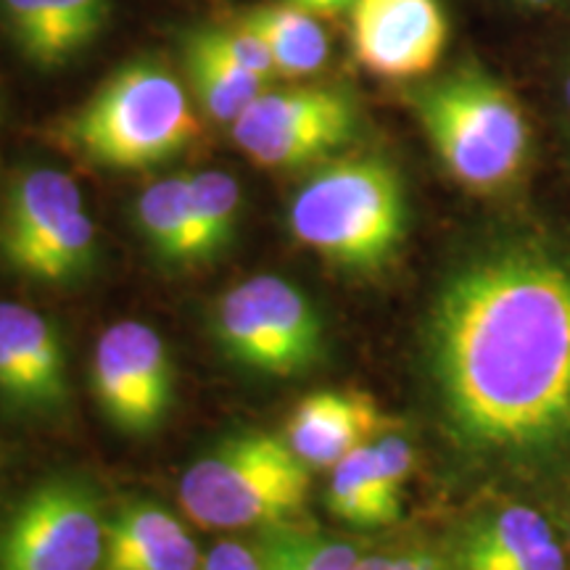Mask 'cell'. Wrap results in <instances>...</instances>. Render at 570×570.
I'll return each mask as SVG.
<instances>
[{
	"instance_id": "obj_24",
	"label": "cell",
	"mask_w": 570,
	"mask_h": 570,
	"mask_svg": "<svg viewBox=\"0 0 570 570\" xmlns=\"http://www.w3.org/2000/svg\"><path fill=\"white\" fill-rule=\"evenodd\" d=\"M354 570H458L452 554H439L423 547H410V550H386L362 554Z\"/></svg>"
},
{
	"instance_id": "obj_1",
	"label": "cell",
	"mask_w": 570,
	"mask_h": 570,
	"mask_svg": "<svg viewBox=\"0 0 570 570\" xmlns=\"http://www.w3.org/2000/svg\"><path fill=\"white\" fill-rule=\"evenodd\" d=\"M428 352L454 433L520 452L570 425V262L508 246L462 265L441 288Z\"/></svg>"
},
{
	"instance_id": "obj_9",
	"label": "cell",
	"mask_w": 570,
	"mask_h": 570,
	"mask_svg": "<svg viewBox=\"0 0 570 570\" xmlns=\"http://www.w3.org/2000/svg\"><path fill=\"white\" fill-rule=\"evenodd\" d=\"M106 520L85 481H42L0 525V570H101Z\"/></svg>"
},
{
	"instance_id": "obj_5",
	"label": "cell",
	"mask_w": 570,
	"mask_h": 570,
	"mask_svg": "<svg viewBox=\"0 0 570 570\" xmlns=\"http://www.w3.org/2000/svg\"><path fill=\"white\" fill-rule=\"evenodd\" d=\"M312 479L283 436L238 431L185 468L177 497L194 523L217 531L269 529L302 515Z\"/></svg>"
},
{
	"instance_id": "obj_10",
	"label": "cell",
	"mask_w": 570,
	"mask_h": 570,
	"mask_svg": "<svg viewBox=\"0 0 570 570\" xmlns=\"http://www.w3.org/2000/svg\"><path fill=\"white\" fill-rule=\"evenodd\" d=\"M90 389L98 410L125 436H151L175 402V362L167 341L140 320L114 323L96 341Z\"/></svg>"
},
{
	"instance_id": "obj_22",
	"label": "cell",
	"mask_w": 570,
	"mask_h": 570,
	"mask_svg": "<svg viewBox=\"0 0 570 570\" xmlns=\"http://www.w3.org/2000/svg\"><path fill=\"white\" fill-rule=\"evenodd\" d=\"M262 570H354L360 550L312 525L281 523L265 529L259 541Z\"/></svg>"
},
{
	"instance_id": "obj_19",
	"label": "cell",
	"mask_w": 570,
	"mask_h": 570,
	"mask_svg": "<svg viewBox=\"0 0 570 570\" xmlns=\"http://www.w3.org/2000/svg\"><path fill=\"white\" fill-rule=\"evenodd\" d=\"M142 240L161 265L202 267L196 252V227L190 212L188 175L161 177L142 190L135 204Z\"/></svg>"
},
{
	"instance_id": "obj_21",
	"label": "cell",
	"mask_w": 570,
	"mask_h": 570,
	"mask_svg": "<svg viewBox=\"0 0 570 570\" xmlns=\"http://www.w3.org/2000/svg\"><path fill=\"white\" fill-rule=\"evenodd\" d=\"M188 188L198 265H206L235 240L240 217V185L223 169H202L188 175Z\"/></svg>"
},
{
	"instance_id": "obj_11",
	"label": "cell",
	"mask_w": 570,
	"mask_h": 570,
	"mask_svg": "<svg viewBox=\"0 0 570 570\" xmlns=\"http://www.w3.org/2000/svg\"><path fill=\"white\" fill-rule=\"evenodd\" d=\"M69 362L59 325L32 306L0 302V407L53 417L69 402Z\"/></svg>"
},
{
	"instance_id": "obj_15",
	"label": "cell",
	"mask_w": 570,
	"mask_h": 570,
	"mask_svg": "<svg viewBox=\"0 0 570 570\" xmlns=\"http://www.w3.org/2000/svg\"><path fill=\"white\" fill-rule=\"evenodd\" d=\"M111 0H0V27L35 69L67 67L101 38Z\"/></svg>"
},
{
	"instance_id": "obj_13",
	"label": "cell",
	"mask_w": 570,
	"mask_h": 570,
	"mask_svg": "<svg viewBox=\"0 0 570 570\" xmlns=\"http://www.w3.org/2000/svg\"><path fill=\"white\" fill-rule=\"evenodd\" d=\"M415 452L407 439L383 433L331 468L327 510L356 529H377L402 515Z\"/></svg>"
},
{
	"instance_id": "obj_28",
	"label": "cell",
	"mask_w": 570,
	"mask_h": 570,
	"mask_svg": "<svg viewBox=\"0 0 570 570\" xmlns=\"http://www.w3.org/2000/svg\"><path fill=\"white\" fill-rule=\"evenodd\" d=\"M562 96H566V104H568V109H570V69H568L566 82H562Z\"/></svg>"
},
{
	"instance_id": "obj_27",
	"label": "cell",
	"mask_w": 570,
	"mask_h": 570,
	"mask_svg": "<svg viewBox=\"0 0 570 570\" xmlns=\"http://www.w3.org/2000/svg\"><path fill=\"white\" fill-rule=\"evenodd\" d=\"M523 6H531V9H544V6L558 3V0H520Z\"/></svg>"
},
{
	"instance_id": "obj_18",
	"label": "cell",
	"mask_w": 570,
	"mask_h": 570,
	"mask_svg": "<svg viewBox=\"0 0 570 570\" xmlns=\"http://www.w3.org/2000/svg\"><path fill=\"white\" fill-rule=\"evenodd\" d=\"M183 67L190 98L217 125H233L269 88L267 80L225 59L202 32L185 40Z\"/></svg>"
},
{
	"instance_id": "obj_23",
	"label": "cell",
	"mask_w": 570,
	"mask_h": 570,
	"mask_svg": "<svg viewBox=\"0 0 570 570\" xmlns=\"http://www.w3.org/2000/svg\"><path fill=\"white\" fill-rule=\"evenodd\" d=\"M204 40L217 48L225 59L238 63L240 69L252 71V75L262 77V80L273 82L277 77L273 53H269L267 42L256 35L252 27L244 21H235L230 27H217V30H202Z\"/></svg>"
},
{
	"instance_id": "obj_2",
	"label": "cell",
	"mask_w": 570,
	"mask_h": 570,
	"mask_svg": "<svg viewBox=\"0 0 570 570\" xmlns=\"http://www.w3.org/2000/svg\"><path fill=\"white\" fill-rule=\"evenodd\" d=\"M288 225L298 244L348 273H375L407 235L402 175L383 156L320 164L291 198Z\"/></svg>"
},
{
	"instance_id": "obj_8",
	"label": "cell",
	"mask_w": 570,
	"mask_h": 570,
	"mask_svg": "<svg viewBox=\"0 0 570 570\" xmlns=\"http://www.w3.org/2000/svg\"><path fill=\"white\" fill-rule=\"evenodd\" d=\"M360 127L354 98L327 85L267 88L230 125L235 146L265 169H298L325 161Z\"/></svg>"
},
{
	"instance_id": "obj_3",
	"label": "cell",
	"mask_w": 570,
	"mask_h": 570,
	"mask_svg": "<svg viewBox=\"0 0 570 570\" xmlns=\"http://www.w3.org/2000/svg\"><path fill=\"white\" fill-rule=\"evenodd\" d=\"M407 101L449 175L473 194H497L523 173L531 127L518 98L465 63L410 90Z\"/></svg>"
},
{
	"instance_id": "obj_16",
	"label": "cell",
	"mask_w": 570,
	"mask_h": 570,
	"mask_svg": "<svg viewBox=\"0 0 570 570\" xmlns=\"http://www.w3.org/2000/svg\"><path fill=\"white\" fill-rule=\"evenodd\" d=\"M452 560L458 570H566L552 525L529 504H502L470 520Z\"/></svg>"
},
{
	"instance_id": "obj_17",
	"label": "cell",
	"mask_w": 570,
	"mask_h": 570,
	"mask_svg": "<svg viewBox=\"0 0 570 570\" xmlns=\"http://www.w3.org/2000/svg\"><path fill=\"white\" fill-rule=\"evenodd\" d=\"M202 560L183 520L154 499H132L106 520L101 570H198Z\"/></svg>"
},
{
	"instance_id": "obj_4",
	"label": "cell",
	"mask_w": 570,
	"mask_h": 570,
	"mask_svg": "<svg viewBox=\"0 0 570 570\" xmlns=\"http://www.w3.org/2000/svg\"><path fill=\"white\" fill-rule=\"evenodd\" d=\"M188 85L161 61L135 59L117 69L63 125V138L90 164L140 173L173 161L198 138Z\"/></svg>"
},
{
	"instance_id": "obj_25",
	"label": "cell",
	"mask_w": 570,
	"mask_h": 570,
	"mask_svg": "<svg viewBox=\"0 0 570 570\" xmlns=\"http://www.w3.org/2000/svg\"><path fill=\"white\" fill-rule=\"evenodd\" d=\"M198 570H262V550L246 541H219L206 552Z\"/></svg>"
},
{
	"instance_id": "obj_14",
	"label": "cell",
	"mask_w": 570,
	"mask_h": 570,
	"mask_svg": "<svg viewBox=\"0 0 570 570\" xmlns=\"http://www.w3.org/2000/svg\"><path fill=\"white\" fill-rule=\"evenodd\" d=\"M391 425V417L365 391L331 389L296 404L283 439L309 470H331L354 449L389 433Z\"/></svg>"
},
{
	"instance_id": "obj_7",
	"label": "cell",
	"mask_w": 570,
	"mask_h": 570,
	"mask_svg": "<svg viewBox=\"0 0 570 570\" xmlns=\"http://www.w3.org/2000/svg\"><path fill=\"white\" fill-rule=\"evenodd\" d=\"M0 252L32 283H80L96 262V225L80 185L53 167L21 173L6 198Z\"/></svg>"
},
{
	"instance_id": "obj_26",
	"label": "cell",
	"mask_w": 570,
	"mask_h": 570,
	"mask_svg": "<svg viewBox=\"0 0 570 570\" xmlns=\"http://www.w3.org/2000/svg\"><path fill=\"white\" fill-rule=\"evenodd\" d=\"M285 3L296 6V9L312 13V17L317 19H327V17H338V13L352 11L356 0H285Z\"/></svg>"
},
{
	"instance_id": "obj_6",
	"label": "cell",
	"mask_w": 570,
	"mask_h": 570,
	"mask_svg": "<svg viewBox=\"0 0 570 570\" xmlns=\"http://www.w3.org/2000/svg\"><path fill=\"white\" fill-rule=\"evenodd\" d=\"M212 333L233 365L256 375H304L325 360L317 306L296 283L273 273L225 291L214 304Z\"/></svg>"
},
{
	"instance_id": "obj_12",
	"label": "cell",
	"mask_w": 570,
	"mask_h": 570,
	"mask_svg": "<svg viewBox=\"0 0 570 570\" xmlns=\"http://www.w3.org/2000/svg\"><path fill=\"white\" fill-rule=\"evenodd\" d=\"M348 19L356 61L383 80H417L444 56L449 21L439 0H356Z\"/></svg>"
},
{
	"instance_id": "obj_20",
	"label": "cell",
	"mask_w": 570,
	"mask_h": 570,
	"mask_svg": "<svg viewBox=\"0 0 570 570\" xmlns=\"http://www.w3.org/2000/svg\"><path fill=\"white\" fill-rule=\"evenodd\" d=\"M244 24L267 42L273 53L277 77L304 80L325 67L331 53V40L317 17L291 3L262 6L240 17Z\"/></svg>"
}]
</instances>
